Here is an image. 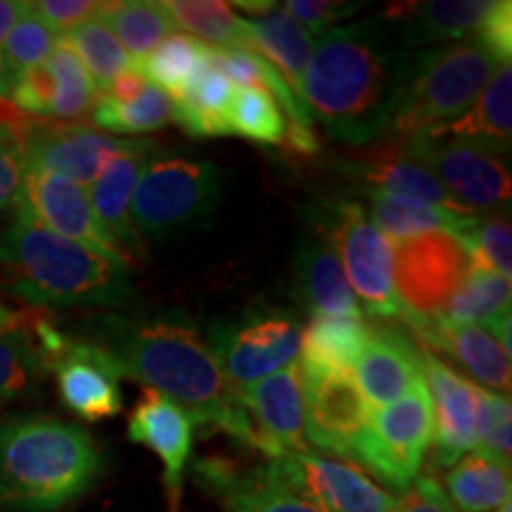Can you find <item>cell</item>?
<instances>
[{"label":"cell","mask_w":512,"mask_h":512,"mask_svg":"<svg viewBox=\"0 0 512 512\" xmlns=\"http://www.w3.org/2000/svg\"><path fill=\"white\" fill-rule=\"evenodd\" d=\"M403 145L439 178L458 204L475 211H501L512 195V178L501 155L456 138L418 136Z\"/></svg>","instance_id":"obj_11"},{"label":"cell","mask_w":512,"mask_h":512,"mask_svg":"<svg viewBox=\"0 0 512 512\" xmlns=\"http://www.w3.org/2000/svg\"><path fill=\"white\" fill-rule=\"evenodd\" d=\"M55 81V100L50 119L53 121H79L93 112L95 100H98V88L86 67H83L74 50L60 36L57 46L46 62Z\"/></svg>","instance_id":"obj_38"},{"label":"cell","mask_w":512,"mask_h":512,"mask_svg":"<svg viewBox=\"0 0 512 512\" xmlns=\"http://www.w3.org/2000/svg\"><path fill=\"white\" fill-rule=\"evenodd\" d=\"M496 67L494 57L472 38L413 55L387 136L408 143L463 117Z\"/></svg>","instance_id":"obj_5"},{"label":"cell","mask_w":512,"mask_h":512,"mask_svg":"<svg viewBox=\"0 0 512 512\" xmlns=\"http://www.w3.org/2000/svg\"><path fill=\"white\" fill-rule=\"evenodd\" d=\"M171 98L162 88L147 86L143 95L133 102H114L105 95H98L91 119L95 126L105 128L110 133H147L157 131L171 121Z\"/></svg>","instance_id":"obj_40"},{"label":"cell","mask_w":512,"mask_h":512,"mask_svg":"<svg viewBox=\"0 0 512 512\" xmlns=\"http://www.w3.org/2000/svg\"><path fill=\"white\" fill-rule=\"evenodd\" d=\"M31 119L34 117H29V114H24L22 110H17L10 100L0 98V131H17V128L29 124Z\"/></svg>","instance_id":"obj_52"},{"label":"cell","mask_w":512,"mask_h":512,"mask_svg":"<svg viewBox=\"0 0 512 512\" xmlns=\"http://www.w3.org/2000/svg\"><path fill=\"white\" fill-rule=\"evenodd\" d=\"M309 221L342 261L344 275L370 316L406 318L394 290V245L373 226L361 202L328 200L313 207ZM347 280V283H349Z\"/></svg>","instance_id":"obj_7"},{"label":"cell","mask_w":512,"mask_h":512,"mask_svg":"<svg viewBox=\"0 0 512 512\" xmlns=\"http://www.w3.org/2000/svg\"><path fill=\"white\" fill-rule=\"evenodd\" d=\"M164 8L174 19V24L200 36L211 48L252 50L245 19L235 15L230 3H221V0H169V3H164Z\"/></svg>","instance_id":"obj_34"},{"label":"cell","mask_w":512,"mask_h":512,"mask_svg":"<svg viewBox=\"0 0 512 512\" xmlns=\"http://www.w3.org/2000/svg\"><path fill=\"white\" fill-rule=\"evenodd\" d=\"M245 29L249 43H252V53L266 57L283 76L294 98L304 102V74L313 53V38L309 31L275 3L254 19H245Z\"/></svg>","instance_id":"obj_28"},{"label":"cell","mask_w":512,"mask_h":512,"mask_svg":"<svg viewBox=\"0 0 512 512\" xmlns=\"http://www.w3.org/2000/svg\"><path fill=\"white\" fill-rule=\"evenodd\" d=\"M294 299L313 318H363L342 261L320 235L304 238L294 254Z\"/></svg>","instance_id":"obj_25"},{"label":"cell","mask_w":512,"mask_h":512,"mask_svg":"<svg viewBox=\"0 0 512 512\" xmlns=\"http://www.w3.org/2000/svg\"><path fill=\"white\" fill-rule=\"evenodd\" d=\"M302 323L280 306H252L238 316L214 320L207 347L235 394L297 361Z\"/></svg>","instance_id":"obj_8"},{"label":"cell","mask_w":512,"mask_h":512,"mask_svg":"<svg viewBox=\"0 0 512 512\" xmlns=\"http://www.w3.org/2000/svg\"><path fill=\"white\" fill-rule=\"evenodd\" d=\"M62 38L86 67L98 93L105 91L119 74L128 72V69H140L121 46L119 38L112 34V29L98 17L79 24V27L62 34Z\"/></svg>","instance_id":"obj_36"},{"label":"cell","mask_w":512,"mask_h":512,"mask_svg":"<svg viewBox=\"0 0 512 512\" xmlns=\"http://www.w3.org/2000/svg\"><path fill=\"white\" fill-rule=\"evenodd\" d=\"M102 453L91 432L55 415L0 422V512H57L93 489Z\"/></svg>","instance_id":"obj_4"},{"label":"cell","mask_w":512,"mask_h":512,"mask_svg":"<svg viewBox=\"0 0 512 512\" xmlns=\"http://www.w3.org/2000/svg\"><path fill=\"white\" fill-rule=\"evenodd\" d=\"M444 482L458 512H494L510 501V465L482 451H470L448 467Z\"/></svg>","instance_id":"obj_29"},{"label":"cell","mask_w":512,"mask_h":512,"mask_svg":"<svg viewBox=\"0 0 512 512\" xmlns=\"http://www.w3.org/2000/svg\"><path fill=\"white\" fill-rule=\"evenodd\" d=\"M403 323L422 349H430L432 354L444 351L479 384L494 389V394L510 396V356L479 325H451L441 318H418L413 313H408Z\"/></svg>","instance_id":"obj_22"},{"label":"cell","mask_w":512,"mask_h":512,"mask_svg":"<svg viewBox=\"0 0 512 512\" xmlns=\"http://www.w3.org/2000/svg\"><path fill=\"white\" fill-rule=\"evenodd\" d=\"M356 384L370 411L399 401L425 377L422 349L403 328H370V339L356 361Z\"/></svg>","instance_id":"obj_23"},{"label":"cell","mask_w":512,"mask_h":512,"mask_svg":"<svg viewBox=\"0 0 512 512\" xmlns=\"http://www.w3.org/2000/svg\"><path fill=\"white\" fill-rule=\"evenodd\" d=\"M349 178L361 183L368 195H382L389 200L430 204L456 214H475L448 195L439 178L425 164L408 155L403 145L389 143L366 147L361 155L342 159L337 164Z\"/></svg>","instance_id":"obj_19"},{"label":"cell","mask_w":512,"mask_h":512,"mask_svg":"<svg viewBox=\"0 0 512 512\" xmlns=\"http://www.w3.org/2000/svg\"><path fill=\"white\" fill-rule=\"evenodd\" d=\"M233 95V83L207 64L188 91L171 100V121H176L190 138L230 136L228 107Z\"/></svg>","instance_id":"obj_30"},{"label":"cell","mask_w":512,"mask_h":512,"mask_svg":"<svg viewBox=\"0 0 512 512\" xmlns=\"http://www.w3.org/2000/svg\"><path fill=\"white\" fill-rule=\"evenodd\" d=\"M57 41H60V36L31 10L29 3H22V10H19V17L5 38L3 48L5 67H8L12 83L31 69L43 67L53 55Z\"/></svg>","instance_id":"obj_42"},{"label":"cell","mask_w":512,"mask_h":512,"mask_svg":"<svg viewBox=\"0 0 512 512\" xmlns=\"http://www.w3.org/2000/svg\"><path fill=\"white\" fill-rule=\"evenodd\" d=\"M494 512H512V503H510V501H508V503H503L501 508L494 510Z\"/></svg>","instance_id":"obj_53"},{"label":"cell","mask_w":512,"mask_h":512,"mask_svg":"<svg viewBox=\"0 0 512 512\" xmlns=\"http://www.w3.org/2000/svg\"><path fill=\"white\" fill-rule=\"evenodd\" d=\"M489 8V0H430L389 5L384 17L401 29L403 46L422 48L475 34Z\"/></svg>","instance_id":"obj_26"},{"label":"cell","mask_w":512,"mask_h":512,"mask_svg":"<svg viewBox=\"0 0 512 512\" xmlns=\"http://www.w3.org/2000/svg\"><path fill=\"white\" fill-rule=\"evenodd\" d=\"M195 425H200L195 415L155 389H143L136 408L128 415V439L150 448L164 463L162 484L171 512L181 508L183 475L192 451Z\"/></svg>","instance_id":"obj_20"},{"label":"cell","mask_w":512,"mask_h":512,"mask_svg":"<svg viewBox=\"0 0 512 512\" xmlns=\"http://www.w3.org/2000/svg\"><path fill=\"white\" fill-rule=\"evenodd\" d=\"M19 10H22V3H19V0H0V98L5 100H10L12 79L8 74V67H5L3 48L12 24H15V19L19 17Z\"/></svg>","instance_id":"obj_50"},{"label":"cell","mask_w":512,"mask_h":512,"mask_svg":"<svg viewBox=\"0 0 512 512\" xmlns=\"http://www.w3.org/2000/svg\"><path fill=\"white\" fill-rule=\"evenodd\" d=\"M31 325L0 330V408L27 396L46 373Z\"/></svg>","instance_id":"obj_41"},{"label":"cell","mask_w":512,"mask_h":512,"mask_svg":"<svg viewBox=\"0 0 512 512\" xmlns=\"http://www.w3.org/2000/svg\"><path fill=\"white\" fill-rule=\"evenodd\" d=\"M192 472L226 512H323L287 479L278 460L240 465L221 456L202 458Z\"/></svg>","instance_id":"obj_15"},{"label":"cell","mask_w":512,"mask_h":512,"mask_svg":"<svg viewBox=\"0 0 512 512\" xmlns=\"http://www.w3.org/2000/svg\"><path fill=\"white\" fill-rule=\"evenodd\" d=\"M86 337L117 358L124 377L169 396L200 425L216 427L256 448L252 422L190 316L155 313L124 318L110 313Z\"/></svg>","instance_id":"obj_2"},{"label":"cell","mask_w":512,"mask_h":512,"mask_svg":"<svg viewBox=\"0 0 512 512\" xmlns=\"http://www.w3.org/2000/svg\"><path fill=\"white\" fill-rule=\"evenodd\" d=\"M394 512H458L448 501L446 491L432 475H422L403 491Z\"/></svg>","instance_id":"obj_49"},{"label":"cell","mask_w":512,"mask_h":512,"mask_svg":"<svg viewBox=\"0 0 512 512\" xmlns=\"http://www.w3.org/2000/svg\"><path fill=\"white\" fill-rule=\"evenodd\" d=\"M472 41H477L486 53L498 64H510L512 55V3L510 0H498L491 3L489 12L482 19Z\"/></svg>","instance_id":"obj_46"},{"label":"cell","mask_w":512,"mask_h":512,"mask_svg":"<svg viewBox=\"0 0 512 512\" xmlns=\"http://www.w3.org/2000/svg\"><path fill=\"white\" fill-rule=\"evenodd\" d=\"M159 150L157 140H138L121 155L112 157L100 176L91 183V207L98 216L100 226L107 230V235L117 242L121 254L126 256L128 264H136L143 254L138 233L131 223V200L136 190L138 178L143 174L147 159Z\"/></svg>","instance_id":"obj_24"},{"label":"cell","mask_w":512,"mask_h":512,"mask_svg":"<svg viewBox=\"0 0 512 512\" xmlns=\"http://www.w3.org/2000/svg\"><path fill=\"white\" fill-rule=\"evenodd\" d=\"M209 64V46L185 34H169L140 67L145 79H152L157 88L171 100L183 95Z\"/></svg>","instance_id":"obj_35"},{"label":"cell","mask_w":512,"mask_h":512,"mask_svg":"<svg viewBox=\"0 0 512 512\" xmlns=\"http://www.w3.org/2000/svg\"><path fill=\"white\" fill-rule=\"evenodd\" d=\"M470 273V254L448 233L394 242V290L408 313L441 318Z\"/></svg>","instance_id":"obj_10"},{"label":"cell","mask_w":512,"mask_h":512,"mask_svg":"<svg viewBox=\"0 0 512 512\" xmlns=\"http://www.w3.org/2000/svg\"><path fill=\"white\" fill-rule=\"evenodd\" d=\"M411 60L380 19L325 31L304 74L306 110L337 143H375L394 117Z\"/></svg>","instance_id":"obj_1"},{"label":"cell","mask_w":512,"mask_h":512,"mask_svg":"<svg viewBox=\"0 0 512 512\" xmlns=\"http://www.w3.org/2000/svg\"><path fill=\"white\" fill-rule=\"evenodd\" d=\"M29 5L57 36L67 34L88 19L100 17L102 10V3L93 0H36Z\"/></svg>","instance_id":"obj_48"},{"label":"cell","mask_w":512,"mask_h":512,"mask_svg":"<svg viewBox=\"0 0 512 512\" xmlns=\"http://www.w3.org/2000/svg\"><path fill=\"white\" fill-rule=\"evenodd\" d=\"M370 339L361 318H313L302 332V361L309 368L351 370Z\"/></svg>","instance_id":"obj_33"},{"label":"cell","mask_w":512,"mask_h":512,"mask_svg":"<svg viewBox=\"0 0 512 512\" xmlns=\"http://www.w3.org/2000/svg\"><path fill=\"white\" fill-rule=\"evenodd\" d=\"M422 363H425V382L432 396L437 463L451 467L477 448L479 387L439 361L430 349H422Z\"/></svg>","instance_id":"obj_21"},{"label":"cell","mask_w":512,"mask_h":512,"mask_svg":"<svg viewBox=\"0 0 512 512\" xmlns=\"http://www.w3.org/2000/svg\"><path fill=\"white\" fill-rule=\"evenodd\" d=\"M238 401L252 422L256 451L266 458L302 456L311 451L304 425V392L299 361L240 389Z\"/></svg>","instance_id":"obj_16"},{"label":"cell","mask_w":512,"mask_h":512,"mask_svg":"<svg viewBox=\"0 0 512 512\" xmlns=\"http://www.w3.org/2000/svg\"><path fill=\"white\" fill-rule=\"evenodd\" d=\"M304 392V425L309 444L351 460L370 420V406L351 370H320L299 363Z\"/></svg>","instance_id":"obj_14"},{"label":"cell","mask_w":512,"mask_h":512,"mask_svg":"<svg viewBox=\"0 0 512 512\" xmlns=\"http://www.w3.org/2000/svg\"><path fill=\"white\" fill-rule=\"evenodd\" d=\"M29 124L17 131H0V214H12L22 202L24 171L19 155V136Z\"/></svg>","instance_id":"obj_45"},{"label":"cell","mask_w":512,"mask_h":512,"mask_svg":"<svg viewBox=\"0 0 512 512\" xmlns=\"http://www.w3.org/2000/svg\"><path fill=\"white\" fill-rule=\"evenodd\" d=\"M422 136L456 138L479 145L484 150L508 155L512 143V69L510 64H498L496 72L472 102L463 117L451 124L434 128Z\"/></svg>","instance_id":"obj_27"},{"label":"cell","mask_w":512,"mask_h":512,"mask_svg":"<svg viewBox=\"0 0 512 512\" xmlns=\"http://www.w3.org/2000/svg\"><path fill=\"white\" fill-rule=\"evenodd\" d=\"M470 254V266L486 268L510 278L512 273V226L508 211H491L489 216L479 214L475 226L460 238Z\"/></svg>","instance_id":"obj_43"},{"label":"cell","mask_w":512,"mask_h":512,"mask_svg":"<svg viewBox=\"0 0 512 512\" xmlns=\"http://www.w3.org/2000/svg\"><path fill=\"white\" fill-rule=\"evenodd\" d=\"M512 411L510 396L486 392L479 387L477 392V448L486 456L510 465L512 456Z\"/></svg>","instance_id":"obj_44"},{"label":"cell","mask_w":512,"mask_h":512,"mask_svg":"<svg viewBox=\"0 0 512 512\" xmlns=\"http://www.w3.org/2000/svg\"><path fill=\"white\" fill-rule=\"evenodd\" d=\"M363 3H332V0H290L285 3V12L297 19L306 31L323 36L325 31L335 29L337 22L356 15Z\"/></svg>","instance_id":"obj_47"},{"label":"cell","mask_w":512,"mask_h":512,"mask_svg":"<svg viewBox=\"0 0 512 512\" xmlns=\"http://www.w3.org/2000/svg\"><path fill=\"white\" fill-rule=\"evenodd\" d=\"M221 169L209 159L157 150L147 159L131 200L133 230L145 238H169L214 214L221 200Z\"/></svg>","instance_id":"obj_6"},{"label":"cell","mask_w":512,"mask_h":512,"mask_svg":"<svg viewBox=\"0 0 512 512\" xmlns=\"http://www.w3.org/2000/svg\"><path fill=\"white\" fill-rule=\"evenodd\" d=\"M67 411L86 422L117 418L124 411L121 368L110 351L88 337H64L62 347L46 363Z\"/></svg>","instance_id":"obj_13"},{"label":"cell","mask_w":512,"mask_h":512,"mask_svg":"<svg viewBox=\"0 0 512 512\" xmlns=\"http://www.w3.org/2000/svg\"><path fill=\"white\" fill-rule=\"evenodd\" d=\"M131 143L133 138H117L91 126L34 117L19 138V155L24 171H46L86 188Z\"/></svg>","instance_id":"obj_12"},{"label":"cell","mask_w":512,"mask_h":512,"mask_svg":"<svg viewBox=\"0 0 512 512\" xmlns=\"http://www.w3.org/2000/svg\"><path fill=\"white\" fill-rule=\"evenodd\" d=\"M368 200L373 209V226L380 233L384 230L392 235L394 242L427 233H448L460 240L479 219V214H456V211L430 207V204L389 200L382 195H368Z\"/></svg>","instance_id":"obj_32"},{"label":"cell","mask_w":512,"mask_h":512,"mask_svg":"<svg viewBox=\"0 0 512 512\" xmlns=\"http://www.w3.org/2000/svg\"><path fill=\"white\" fill-rule=\"evenodd\" d=\"M287 479L323 512H394L399 498L347 460L302 453L275 458Z\"/></svg>","instance_id":"obj_18"},{"label":"cell","mask_w":512,"mask_h":512,"mask_svg":"<svg viewBox=\"0 0 512 512\" xmlns=\"http://www.w3.org/2000/svg\"><path fill=\"white\" fill-rule=\"evenodd\" d=\"M147 86H150V81L145 79V74L140 72V69H128V72L119 74L117 79L98 95H105V98H110L114 102H133L143 95Z\"/></svg>","instance_id":"obj_51"},{"label":"cell","mask_w":512,"mask_h":512,"mask_svg":"<svg viewBox=\"0 0 512 512\" xmlns=\"http://www.w3.org/2000/svg\"><path fill=\"white\" fill-rule=\"evenodd\" d=\"M119 43L131 55V60L143 67V62L155 53L166 36L174 34V19L169 17L164 3L157 0H121L102 3L100 17Z\"/></svg>","instance_id":"obj_31"},{"label":"cell","mask_w":512,"mask_h":512,"mask_svg":"<svg viewBox=\"0 0 512 512\" xmlns=\"http://www.w3.org/2000/svg\"><path fill=\"white\" fill-rule=\"evenodd\" d=\"M228 131L249 143L275 147L285 143L287 126L278 102L266 88H235L228 107Z\"/></svg>","instance_id":"obj_39"},{"label":"cell","mask_w":512,"mask_h":512,"mask_svg":"<svg viewBox=\"0 0 512 512\" xmlns=\"http://www.w3.org/2000/svg\"><path fill=\"white\" fill-rule=\"evenodd\" d=\"M510 292V278L470 266L463 287L446 306L441 320L451 325H486L489 320L510 311Z\"/></svg>","instance_id":"obj_37"},{"label":"cell","mask_w":512,"mask_h":512,"mask_svg":"<svg viewBox=\"0 0 512 512\" xmlns=\"http://www.w3.org/2000/svg\"><path fill=\"white\" fill-rule=\"evenodd\" d=\"M0 285L34 311L119 309L136 297L131 266L62 238L22 207L0 226Z\"/></svg>","instance_id":"obj_3"},{"label":"cell","mask_w":512,"mask_h":512,"mask_svg":"<svg viewBox=\"0 0 512 512\" xmlns=\"http://www.w3.org/2000/svg\"><path fill=\"white\" fill-rule=\"evenodd\" d=\"M19 207L27 209L41 226L62 235V238L79 242V245L93 249L107 259L128 264L117 242L100 226L91 207V197L81 185L62 176L46 174V171H27Z\"/></svg>","instance_id":"obj_17"},{"label":"cell","mask_w":512,"mask_h":512,"mask_svg":"<svg viewBox=\"0 0 512 512\" xmlns=\"http://www.w3.org/2000/svg\"><path fill=\"white\" fill-rule=\"evenodd\" d=\"M434 439L432 396L425 377L399 401L377 408L358 437L351 460L373 472L382 484L406 491L420 475Z\"/></svg>","instance_id":"obj_9"}]
</instances>
